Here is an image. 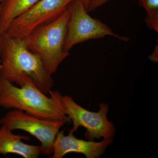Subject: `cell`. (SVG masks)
Wrapping results in <instances>:
<instances>
[{
    "mask_svg": "<svg viewBox=\"0 0 158 158\" xmlns=\"http://www.w3.org/2000/svg\"><path fill=\"white\" fill-rule=\"evenodd\" d=\"M0 77L20 87L33 84L46 95L53 87L54 80L42 61L29 50L24 40L0 34Z\"/></svg>",
    "mask_w": 158,
    "mask_h": 158,
    "instance_id": "cell-1",
    "label": "cell"
},
{
    "mask_svg": "<svg viewBox=\"0 0 158 158\" xmlns=\"http://www.w3.org/2000/svg\"><path fill=\"white\" fill-rule=\"evenodd\" d=\"M49 94L50 97L31 83L18 87L0 77V106L20 110L40 118L70 123L60 102L61 94L51 90Z\"/></svg>",
    "mask_w": 158,
    "mask_h": 158,
    "instance_id": "cell-2",
    "label": "cell"
},
{
    "mask_svg": "<svg viewBox=\"0 0 158 158\" xmlns=\"http://www.w3.org/2000/svg\"><path fill=\"white\" fill-rule=\"evenodd\" d=\"M69 16L67 9L56 19L35 29L24 40L27 48L39 57L51 75L69 55L64 49Z\"/></svg>",
    "mask_w": 158,
    "mask_h": 158,
    "instance_id": "cell-3",
    "label": "cell"
},
{
    "mask_svg": "<svg viewBox=\"0 0 158 158\" xmlns=\"http://www.w3.org/2000/svg\"><path fill=\"white\" fill-rule=\"evenodd\" d=\"M69 16L65 36L64 49L69 52L78 44L110 36L124 42L128 37L115 34L106 24L94 19L88 14L86 7L81 0H74L67 7Z\"/></svg>",
    "mask_w": 158,
    "mask_h": 158,
    "instance_id": "cell-4",
    "label": "cell"
},
{
    "mask_svg": "<svg viewBox=\"0 0 158 158\" xmlns=\"http://www.w3.org/2000/svg\"><path fill=\"white\" fill-rule=\"evenodd\" d=\"M59 98L65 114L73 122V127L69 132L74 134L79 127H83L86 129L85 137L89 141L102 138L113 139L115 137L114 125L107 118V104H99V110L93 112L77 104L72 97L60 94Z\"/></svg>",
    "mask_w": 158,
    "mask_h": 158,
    "instance_id": "cell-5",
    "label": "cell"
},
{
    "mask_svg": "<svg viewBox=\"0 0 158 158\" xmlns=\"http://www.w3.org/2000/svg\"><path fill=\"white\" fill-rule=\"evenodd\" d=\"M66 123L62 120L40 118L15 109L9 111L0 118V124L13 131L20 130L28 133L41 143V153H53L54 141L60 128Z\"/></svg>",
    "mask_w": 158,
    "mask_h": 158,
    "instance_id": "cell-6",
    "label": "cell"
},
{
    "mask_svg": "<svg viewBox=\"0 0 158 158\" xmlns=\"http://www.w3.org/2000/svg\"><path fill=\"white\" fill-rule=\"evenodd\" d=\"M74 0H39L15 19L6 32L11 37L24 40L35 29L56 19Z\"/></svg>",
    "mask_w": 158,
    "mask_h": 158,
    "instance_id": "cell-7",
    "label": "cell"
},
{
    "mask_svg": "<svg viewBox=\"0 0 158 158\" xmlns=\"http://www.w3.org/2000/svg\"><path fill=\"white\" fill-rule=\"evenodd\" d=\"M113 139L104 138L100 142L85 141L76 138L73 133L65 135L64 131L57 134L53 146L52 158H62L69 153L82 154L87 158H99L104 153L106 148Z\"/></svg>",
    "mask_w": 158,
    "mask_h": 158,
    "instance_id": "cell-8",
    "label": "cell"
},
{
    "mask_svg": "<svg viewBox=\"0 0 158 158\" xmlns=\"http://www.w3.org/2000/svg\"><path fill=\"white\" fill-rule=\"evenodd\" d=\"M29 136L17 135L5 125L0 127V154H14L24 158H37L41 153V147L24 143L29 141Z\"/></svg>",
    "mask_w": 158,
    "mask_h": 158,
    "instance_id": "cell-9",
    "label": "cell"
},
{
    "mask_svg": "<svg viewBox=\"0 0 158 158\" xmlns=\"http://www.w3.org/2000/svg\"><path fill=\"white\" fill-rule=\"evenodd\" d=\"M39 0H3L0 4V34L6 32L11 23Z\"/></svg>",
    "mask_w": 158,
    "mask_h": 158,
    "instance_id": "cell-10",
    "label": "cell"
},
{
    "mask_svg": "<svg viewBox=\"0 0 158 158\" xmlns=\"http://www.w3.org/2000/svg\"><path fill=\"white\" fill-rule=\"evenodd\" d=\"M138 2L147 13L144 19L146 26L158 33V0H138Z\"/></svg>",
    "mask_w": 158,
    "mask_h": 158,
    "instance_id": "cell-11",
    "label": "cell"
},
{
    "mask_svg": "<svg viewBox=\"0 0 158 158\" xmlns=\"http://www.w3.org/2000/svg\"><path fill=\"white\" fill-rule=\"evenodd\" d=\"M109 1L110 0H91L88 6V12L94 11Z\"/></svg>",
    "mask_w": 158,
    "mask_h": 158,
    "instance_id": "cell-12",
    "label": "cell"
},
{
    "mask_svg": "<svg viewBox=\"0 0 158 158\" xmlns=\"http://www.w3.org/2000/svg\"><path fill=\"white\" fill-rule=\"evenodd\" d=\"M149 59L154 62H157L158 60V46L157 44L153 53L149 56Z\"/></svg>",
    "mask_w": 158,
    "mask_h": 158,
    "instance_id": "cell-13",
    "label": "cell"
},
{
    "mask_svg": "<svg viewBox=\"0 0 158 158\" xmlns=\"http://www.w3.org/2000/svg\"><path fill=\"white\" fill-rule=\"evenodd\" d=\"M81 1L85 5L86 9H87V11H88V6H89V4H90L91 0H81Z\"/></svg>",
    "mask_w": 158,
    "mask_h": 158,
    "instance_id": "cell-14",
    "label": "cell"
},
{
    "mask_svg": "<svg viewBox=\"0 0 158 158\" xmlns=\"http://www.w3.org/2000/svg\"><path fill=\"white\" fill-rule=\"evenodd\" d=\"M3 0H0V4H1V2H2V1Z\"/></svg>",
    "mask_w": 158,
    "mask_h": 158,
    "instance_id": "cell-15",
    "label": "cell"
}]
</instances>
